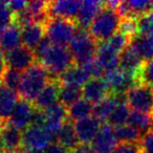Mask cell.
<instances>
[{
    "instance_id": "4316f807",
    "label": "cell",
    "mask_w": 153,
    "mask_h": 153,
    "mask_svg": "<svg viewBox=\"0 0 153 153\" xmlns=\"http://www.w3.org/2000/svg\"><path fill=\"white\" fill-rule=\"evenodd\" d=\"M94 105L91 104L89 101L85 100V99H81L74 105L68 107L67 109V114L68 120L69 121L78 122L80 120L86 119V117H90L94 112Z\"/></svg>"
},
{
    "instance_id": "f6af8a7d",
    "label": "cell",
    "mask_w": 153,
    "mask_h": 153,
    "mask_svg": "<svg viewBox=\"0 0 153 153\" xmlns=\"http://www.w3.org/2000/svg\"><path fill=\"white\" fill-rule=\"evenodd\" d=\"M4 149V145H3V140H2V137H1V134H0V151Z\"/></svg>"
},
{
    "instance_id": "3957f363",
    "label": "cell",
    "mask_w": 153,
    "mask_h": 153,
    "mask_svg": "<svg viewBox=\"0 0 153 153\" xmlns=\"http://www.w3.org/2000/svg\"><path fill=\"white\" fill-rule=\"evenodd\" d=\"M99 44L87 30L78 27L74 39L69 44V51L74 64L83 65L96 59Z\"/></svg>"
},
{
    "instance_id": "d4e9b609",
    "label": "cell",
    "mask_w": 153,
    "mask_h": 153,
    "mask_svg": "<svg viewBox=\"0 0 153 153\" xmlns=\"http://www.w3.org/2000/svg\"><path fill=\"white\" fill-rule=\"evenodd\" d=\"M124 98H125V94H113L110 92V94L106 99H104L99 104L94 105V112H92L94 117H97L101 123L108 121L109 117L111 115L117 103Z\"/></svg>"
},
{
    "instance_id": "d6986e66",
    "label": "cell",
    "mask_w": 153,
    "mask_h": 153,
    "mask_svg": "<svg viewBox=\"0 0 153 153\" xmlns=\"http://www.w3.org/2000/svg\"><path fill=\"white\" fill-rule=\"evenodd\" d=\"M0 134H1L5 149H10V150L22 149L21 130L12 125L9 121L0 123Z\"/></svg>"
},
{
    "instance_id": "ffe728a7",
    "label": "cell",
    "mask_w": 153,
    "mask_h": 153,
    "mask_svg": "<svg viewBox=\"0 0 153 153\" xmlns=\"http://www.w3.org/2000/svg\"><path fill=\"white\" fill-rule=\"evenodd\" d=\"M129 44L144 63L153 59V35L136 34L130 39Z\"/></svg>"
},
{
    "instance_id": "9a60e30c",
    "label": "cell",
    "mask_w": 153,
    "mask_h": 153,
    "mask_svg": "<svg viewBox=\"0 0 153 153\" xmlns=\"http://www.w3.org/2000/svg\"><path fill=\"white\" fill-rule=\"evenodd\" d=\"M143 65H144L143 60L136 53V51L130 46V44H128V46L120 55V69L134 76L137 84V76L142 70Z\"/></svg>"
},
{
    "instance_id": "2e32d148",
    "label": "cell",
    "mask_w": 153,
    "mask_h": 153,
    "mask_svg": "<svg viewBox=\"0 0 153 153\" xmlns=\"http://www.w3.org/2000/svg\"><path fill=\"white\" fill-rule=\"evenodd\" d=\"M60 88H61V83L59 82V80L51 79V81L38 94L36 100L33 102L35 107L40 110H46L47 108L55 105L59 99Z\"/></svg>"
},
{
    "instance_id": "8992f818",
    "label": "cell",
    "mask_w": 153,
    "mask_h": 153,
    "mask_svg": "<svg viewBox=\"0 0 153 153\" xmlns=\"http://www.w3.org/2000/svg\"><path fill=\"white\" fill-rule=\"evenodd\" d=\"M125 100L129 108L137 112L153 115V86L144 83L133 85L125 94Z\"/></svg>"
},
{
    "instance_id": "d590c367",
    "label": "cell",
    "mask_w": 153,
    "mask_h": 153,
    "mask_svg": "<svg viewBox=\"0 0 153 153\" xmlns=\"http://www.w3.org/2000/svg\"><path fill=\"white\" fill-rule=\"evenodd\" d=\"M82 67L85 69V71L87 72L88 76L90 79H99L102 78L103 74H104V68L101 66V64L97 61V59H94L91 61L87 62V63L81 65Z\"/></svg>"
},
{
    "instance_id": "4dcf8cb0",
    "label": "cell",
    "mask_w": 153,
    "mask_h": 153,
    "mask_svg": "<svg viewBox=\"0 0 153 153\" xmlns=\"http://www.w3.org/2000/svg\"><path fill=\"white\" fill-rule=\"evenodd\" d=\"M128 123H129V125L136 128L138 131L142 132L144 135L145 133L153 129V115L133 111L130 114Z\"/></svg>"
},
{
    "instance_id": "f1b7e54d",
    "label": "cell",
    "mask_w": 153,
    "mask_h": 153,
    "mask_svg": "<svg viewBox=\"0 0 153 153\" xmlns=\"http://www.w3.org/2000/svg\"><path fill=\"white\" fill-rule=\"evenodd\" d=\"M81 97H83L82 88L79 86L72 85H61L59 92V100L62 105L65 107H70L81 100Z\"/></svg>"
},
{
    "instance_id": "f546056e",
    "label": "cell",
    "mask_w": 153,
    "mask_h": 153,
    "mask_svg": "<svg viewBox=\"0 0 153 153\" xmlns=\"http://www.w3.org/2000/svg\"><path fill=\"white\" fill-rule=\"evenodd\" d=\"M115 137L120 143H140L143 137V133L133 126L126 124L114 128Z\"/></svg>"
},
{
    "instance_id": "277c9868",
    "label": "cell",
    "mask_w": 153,
    "mask_h": 153,
    "mask_svg": "<svg viewBox=\"0 0 153 153\" xmlns=\"http://www.w3.org/2000/svg\"><path fill=\"white\" fill-rule=\"evenodd\" d=\"M78 30L74 20L64 18H49L45 23L46 37L53 45L64 46L70 44Z\"/></svg>"
},
{
    "instance_id": "8fae6325",
    "label": "cell",
    "mask_w": 153,
    "mask_h": 153,
    "mask_svg": "<svg viewBox=\"0 0 153 153\" xmlns=\"http://www.w3.org/2000/svg\"><path fill=\"white\" fill-rule=\"evenodd\" d=\"M82 2L76 0L68 1H47V14L49 18H64L76 20Z\"/></svg>"
},
{
    "instance_id": "60d3db41",
    "label": "cell",
    "mask_w": 153,
    "mask_h": 153,
    "mask_svg": "<svg viewBox=\"0 0 153 153\" xmlns=\"http://www.w3.org/2000/svg\"><path fill=\"white\" fill-rule=\"evenodd\" d=\"M45 153H71V152L69 150H67L66 148H64L59 143L53 142L49 145V147L46 149Z\"/></svg>"
},
{
    "instance_id": "cb8c5ba5",
    "label": "cell",
    "mask_w": 153,
    "mask_h": 153,
    "mask_svg": "<svg viewBox=\"0 0 153 153\" xmlns=\"http://www.w3.org/2000/svg\"><path fill=\"white\" fill-rule=\"evenodd\" d=\"M18 92L13 91L9 88H0V123L7 122L19 100Z\"/></svg>"
},
{
    "instance_id": "74e56055",
    "label": "cell",
    "mask_w": 153,
    "mask_h": 153,
    "mask_svg": "<svg viewBox=\"0 0 153 153\" xmlns=\"http://www.w3.org/2000/svg\"><path fill=\"white\" fill-rule=\"evenodd\" d=\"M51 47V42L49 41V39L47 37H44L41 40V42L34 49V53L36 56V59L38 60V62H41V60L44 58V56L46 55V53L49 51Z\"/></svg>"
},
{
    "instance_id": "4fadbf2b",
    "label": "cell",
    "mask_w": 153,
    "mask_h": 153,
    "mask_svg": "<svg viewBox=\"0 0 153 153\" xmlns=\"http://www.w3.org/2000/svg\"><path fill=\"white\" fill-rule=\"evenodd\" d=\"M117 137L112 126L103 124L91 143V147L97 153H110L117 147Z\"/></svg>"
},
{
    "instance_id": "603a6c76",
    "label": "cell",
    "mask_w": 153,
    "mask_h": 153,
    "mask_svg": "<svg viewBox=\"0 0 153 153\" xmlns=\"http://www.w3.org/2000/svg\"><path fill=\"white\" fill-rule=\"evenodd\" d=\"M61 85H72V86H79L85 85L90 78L88 76L87 72L85 71L81 65H72L70 68H68L65 72L61 74L58 78Z\"/></svg>"
},
{
    "instance_id": "ab89813d",
    "label": "cell",
    "mask_w": 153,
    "mask_h": 153,
    "mask_svg": "<svg viewBox=\"0 0 153 153\" xmlns=\"http://www.w3.org/2000/svg\"><path fill=\"white\" fill-rule=\"evenodd\" d=\"M7 5H9L10 10L13 12V14H18L23 12L24 10H26L27 2L22 1V0H14V1H9Z\"/></svg>"
},
{
    "instance_id": "e575fe53",
    "label": "cell",
    "mask_w": 153,
    "mask_h": 153,
    "mask_svg": "<svg viewBox=\"0 0 153 153\" xmlns=\"http://www.w3.org/2000/svg\"><path fill=\"white\" fill-rule=\"evenodd\" d=\"M137 83H144L153 86V59L144 63L137 76Z\"/></svg>"
},
{
    "instance_id": "ba28073f",
    "label": "cell",
    "mask_w": 153,
    "mask_h": 153,
    "mask_svg": "<svg viewBox=\"0 0 153 153\" xmlns=\"http://www.w3.org/2000/svg\"><path fill=\"white\" fill-rule=\"evenodd\" d=\"M4 61L7 67L13 68L18 71L22 70L25 71L30 66L37 63L34 51L24 45H21L14 51L4 53Z\"/></svg>"
},
{
    "instance_id": "83f0119b",
    "label": "cell",
    "mask_w": 153,
    "mask_h": 153,
    "mask_svg": "<svg viewBox=\"0 0 153 153\" xmlns=\"http://www.w3.org/2000/svg\"><path fill=\"white\" fill-rule=\"evenodd\" d=\"M130 114L131 113H130L129 106L127 105L125 98H124L117 103L115 108L113 109L112 113H111L108 121H107L108 122L107 124H109L110 126H113L115 128L120 127V126L126 125V123L129 121Z\"/></svg>"
},
{
    "instance_id": "7bdbcfd3",
    "label": "cell",
    "mask_w": 153,
    "mask_h": 153,
    "mask_svg": "<svg viewBox=\"0 0 153 153\" xmlns=\"http://www.w3.org/2000/svg\"><path fill=\"white\" fill-rule=\"evenodd\" d=\"M5 66L7 65H5V61H4V55H3V53L1 51V49H0V74L3 71Z\"/></svg>"
},
{
    "instance_id": "52a82bcc",
    "label": "cell",
    "mask_w": 153,
    "mask_h": 153,
    "mask_svg": "<svg viewBox=\"0 0 153 153\" xmlns=\"http://www.w3.org/2000/svg\"><path fill=\"white\" fill-rule=\"evenodd\" d=\"M53 140L43 128L30 126L22 133V149L27 152H45Z\"/></svg>"
},
{
    "instance_id": "7402d4cb",
    "label": "cell",
    "mask_w": 153,
    "mask_h": 153,
    "mask_svg": "<svg viewBox=\"0 0 153 153\" xmlns=\"http://www.w3.org/2000/svg\"><path fill=\"white\" fill-rule=\"evenodd\" d=\"M21 28L12 23L0 36V49L3 53H10L21 46Z\"/></svg>"
},
{
    "instance_id": "8d00e7d4",
    "label": "cell",
    "mask_w": 153,
    "mask_h": 153,
    "mask_svg": "<svg viewBox=\"0 0 153 153\" xmlns=\"http://www.w3.org/2000/svg\"><path fill=\"white\" fill-rule=\"evenodd\" d=\"M112 153H143L140 143H120Z\"/></svg>"
},
{
    "instance_id": "b9f144b4",
    "label": "cell",
    "mask_w": 153,
    "mask_h": 153,
    "mask_svg": "<svg viewBox=\"0 0 153 153\" xmlns=\"http://www.w3.org/2000/svg\"><path fill=\"white\" fill-rule=\"evenodd\" d=\"M71 153H96L90 145H79Z\"/></svg>"
},
{
    "instance_id": "7a4b0ae2",
    "label": "cell",
    "mask_w": 153,
    "mask_h": 153,
    "mask_svg": "<svg viewBox=\"0 0 153 153\" xmlns=\"http://www.w3.org/2000/svg\"><path fill=\"white\" fill-rule=\"evenodd\" d=\"M122 17L117 10L105 7L101 10L89 27V33L97 42H104L120 30Z\"/></svg>"
},
{
    "instance_id": "d6a6232c",
    "label": "cell",
    "mask_w": 153,
    "mask_h": 153,
    "mask_svg": "<svg viewBox=\"0 0 153 153\" xmlns=\"http://www.w3.org/2000/svg\"><path fill=\"white\" fill-rule=\"evenodd\" d=\"M138 35H153V10L136 19Z\"/></svg>"
},
{
    "instance_id": "1f68e13d",
    "label": "cell",
    "mask_w": 153,
    "mask_h": 153,
    "mask_svg": "<svg viewBox=\"0 0 153 153\" xmlns=\"http://www.w3.org/2000/svg\"><path fill=\"white\" fill-rule=\"evenodd\" d=\"M0 79H1V84H2L3 87L18 92L20 84H21L22 74L18 70L5 66L3 71L0 74Z\"/></svg>"
},
{
    "instance_id": "6da1fadb",
    "label": "cell",
    "mask_w": 153,
    "mask_h": 153,
    "mask_svg": "<svg viewBox=\"0 0 153 153\" xmlns=\"http://www.w3.org/2000/svg\"><path fill=\"white\" fill-rule=\"evenodd\" d=\"M53 79L47 69L41 63L37 62L22 74L18 94L20 99L34 102L41 90Z\"/></svg>"
},
{
    "instance_id": "5b68a950",
    "label": "cell",
    "mask_w": 153,
    "mask_h": 153,
    "mask_svg": "<svg viewBox=\"0 0 153 153\" xmlns=\"http://www.w3.org/2000/svg\"><path fill=\"white\" fill-rule=\"evenodd\" d=\"M39 63L46 68L53 79H58L68 68L74 65L70 51L66 47L57 45H51L49 51Z\"/></svg>"
},
{
    "instance_id": "f35d334b",
    "label": "cell",
    "mask_w": 153,
    "mask_h": 153,
    "mask_svg": "<svg viewBox=\"0 0 153 153\" xmlns=\"http://www.w3.org/2000/svg\"><path fill=\"white\" fill-rule=\"evenodd\" d=\"M140 145L143 153H153V129L143 135Z\"/></svg>"
},
{
    "instance_id": "44dd1931",
    "label": "cell",
    "mask_w": 153,
    "mask_h": 153,
    "mask_svg": "<svg viewBox=\"0 0 153 153\" xmlns=\"http://www.w3.org/2000/svg\"><path fill=\"white\" fill-rule=\"evenodd\" d=\"M45 34H46V32H45L44 24L36 23V22L27 24L21 28L22 43L24 46L34 51L35 47L45 37Z\"/></svg>"
},
{
    "instance_id": "7c38bea8",
    "label": "cell",
    "mask_w": 153,
    "mask_h": 153,
    "mask_svg": "<svg viewBox=\"0 0 153 153\" xmlns=\"http://www.w3.org/2000/svg\"><path fill=\"white\" fill-rule=\"evenodd\" d=\"M74 126L80 145H90L100 131L102 123L92 115L74 122Z\"/></svg>"
},
{
    "instance_id": "bcb514c9",
    "label": "cell",
    "mask_w": 153,
    "mask_h": 153,
    "mask_svg": "<svg viewBox=\"0 0 153 153\" xmlns=\"http://www.w3.org/2000/svg\"><path fill=\"white\" fill-rule=\"evenodd\" d=\"M2 87V86H1V79H0V88Z\"/></svg>"
},
{
    "instance_id": "9c48e42d",
    "label": "cell",
    "mask_w": 153,
    "mask_h": 153,
    "mask_svg": "<svg viewBox=\"0 0 153 153\" xmlns=\"http://www.w3.org/2000/svg\"><path fill=\"white\" fill-rule=\"evenodd\" d=\"M34 103L19 99L11 114L9 122L20 130H25L32 126L33 115L35 112Z\"/></svg>"
},
{
    "instance_id": "e0dca14e",
    "label": "cell",
    "mask_w": 153,
    "mask_h": 153,
    "mask_svg": "<svg viewBox=\"0 0 153 153\" xmlns=\"http://www.w3.org/2000/svg\"><path fill=\"white\" fill-rule=\"evenodd\" d=\"M104 7L105 2L103 1H83L79 14L74 20L78 27L83 30L89 28L94 18Z\"/></svg>"
},
{
    "instance_id": "ee69618b",
    "label": "cell",
    "mask_w": 153,
    "mask_h": 153,
    "mask_svg": "<svg viewBox=\"0 0 153 153\" xmlns=\"http://www.w3.org/2000/svg\"><path fill=\"white\" fill-rule=\"evenodd\" d=\"M0 153H24L23 150H10V149H2L0 151Z\"/></svg>"
},
{
    "instance_id": "30bf717a",
    "label": "cell",
    "mask_w": 153,
    "mask_h": 153,
    "mask_svg": "<svg viewBox=\"0 0 153 153\" xmlns=\"http://www.w3.org/2000/svg\"><path fill=\"white\" fill-rule=\"evenodd\" d=\"M105 82L113 94H125L130 88L136 84L134 76L128 74L122 69H115L105 74Z\"/></svg>"
},
{
    "instance_id": "5bb4252c",
    "label": "cell",
    "mask_w": 153,
    "mask_h": 153,
    "mask_svg": "<svg viewBox=\"0 0 153 153\" xmlns=\"http://www.w3.org/2000/svg\"><path fill=\"white\" fill-rule=\"evenodd\" d=\"M83 97L91 104L97 105L110 94V90L104 79H90L82 88Z\"/></svg>"
},
{
    "instance_id": "836d02e7",
    "label": "cell",
    "mask_w": 153,
    "mask_h": 153,
    "mask_svg": "<svg viewBox=\"0 0 153 153\" xmlns=\"http://www.w3.org/2000/svg\"><path fill=\"white\" fill-rule=\"evenodd\" d=\"M14 14L10 10L7 2H0V36L13 23Z\"/></svg>"
},
{
    "instance_id": "ac0fdd59",
    "label": "cell",
    "mask_w": 153,
    "mask_h": 153,
    "mask_svg": "<svg viewBox=\"0 0 153 153\" xmlns=\"http://www.w3.org/2000/svg\"><path fill=\"white\" fill-rule=\"evenodd\" d=\"M120 55L121 53L117 51L106 41H104L99 43L96 59L105 71L109 72L117 69V66L120 65Z\"/></svg>"
},
{
    "instance_id": "484cf974",
    "label": "cell",
    "mask_w": 153,
    "mask_h": 153,
    "mask_svg": "<svg viewBox=\"0 0 153 153\" xmlns=\"http://www.w3.org/2000/svg\"><path fill=\"white\" fill-rule=\"evenodd\" d=\"M56 142L62 145L64 148L69 150L70 152H72L80 145L78 137H76L74 126L69 120L63 124L60 131L58 132L57 136H56Z\"/></svg>"
},
{
    "instance_id": "7dc6e473",
    "label": "cell",
    "mask_w": 153,
    "mask_h": 153,
    "mask_svg": "<svg viewBox=\"0 0 153 153\" xmlns=\"http://www.w3.org/2000/svg\"><path fill=\"white\" fill-rule=\"evenodd\" d=\"M96 153H97V152H96ZM110 153H112V152H110Z\"/></svg>"
}]
</instances>
